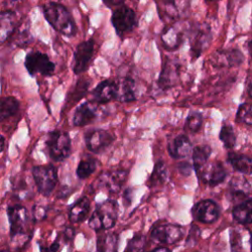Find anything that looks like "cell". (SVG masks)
<instances>
[{"label": "cell", "instance_id": "6da1fadb", "mask_svg": "<svg viewBox=\"0 0 252 252\" xmlns=\"http://www.w3.org/2000/svg\"><path fill=\"white\" fill-rule=\"evenodd\" d=\"M40 8L44 19L54 31L67 37H74L77 34L75 19L63 4L50 1L41 5Z\"/></svg>", "mask_w": 252, "mask_h": 252}, {"label": "cell", "instance_id": "7a4b0ae2", "mask_svg": "<svg viewBox=\"0 0 252 252\" xmlns=\"http://www.w3.org/2000/svg\"><path fill=\"white\" fill-rule=\"evenodd\" d=\"M118 216V204L114 200H105L98 204L93 212L89 225L95 231L107 230L114 226Z\"/></svg>", "mask_w": 252, "mask_h": 252}, {"label": "cell", "instance_id": "3957f363", "mask_svg": "<svg viewBox=\"0 0 252 252\" xmlns=\"http://www.w3.org/2000/svg\"><path fill=\"white\" fill-rule=\"evenodd\" d=\"M188 38L191 61H195L211 44L213 34L210 25L203 23L191 26L190 30L188 31Z\"/></svg>", "mask_w": 252, "mask_h": 252}, {"label": "cell", "instance_id": "277c9868", "mask_svg": "<svg viewBox=\"0 0 252 252\" xmlns=\"http://www.w3.org/2000/svg\"><path fill=\"white\" fill-rule=\"evenodd\" d=\"M110 22L116 34L123 37L138 27V16L132 8L122 4L113 8Z\"/></svg>", "mask_w": 252, "mask_h": 252}, {"label": "cell", "instance_id": "5b68a950", "mask_svg": "<svg viewBox=\"0 0 252 252\" xmlns=\"http://www.w3.org/2000/svg\"><path fill=\"white\" fill-rule=\"evenodd\" d=\"M46 147L50 158L53 161H62L71 154V139L68 133L53 130L48 133Z\"/></svg>", "mask_w": 252, "mask_h": 252}, {"label": "cell", "instance_id": "8992f818", "mask_svg": "<svg viewBox=\"0 0 252 252\" xmlns=\"http://www.w3.org/2000/svg\"><path fill=\"white\" fill-rule=\"evenodd\" d=\"M25 68L31 76L40 75L50 77L55 73V64L50 57L41 51H30L27 53L24 62Z\"/></svg>", "mask_w": 252, "mask_h": 252}, {"label": "cell", "instance_id": "52a82bcc", "mask_svg": "<svg viewBox=\"0 0 252 252\" xmlns=\"http://www.w3.org/2000/svg\"><path fill=\"white\" fill-rule=\"evenodd\" d=\"M32 172L37 191L45 197L50 196L57 184V169L52 164L36 165Z\"/></svg>", "mask_w": 252, "mask_h": 252}, {"label": "cell", "instance_id": "ba28073f", "mask_svg": "<svg viewBox=\"0 0 252 252\" xmlns=\"http://www.w3.org/2000/svg\"><path fill=\"white\" fill-rule=\"evenodd\" d=\"M95 40L91 37L80 42L73 55L72 70L75 75H81L87 72L90 68L91 62L94 56Z\"/></svg>", "mask_w": 252, "mask_h": 252}, {"label": "cell", "instance_id": "9c48e42d", "mask_svg": "<svg viewBox=\"0 0 252 252\" xmlns=\"http://www.w3.org/2000/svg\"><path fill=\"white\" fill-rule=\"evenodd\" d=\"M195 170L200 180L210 186L219 185L226 177V170L220 161H207Z\"/></svg>", "mask_w": 252, "mask_h": 252}, {"label": "cell", "instance_id": "30bf717a", "mask_svg": "<svg viewBox=\"0 0 252 252\" xmlns=\"http://www.w3.org/2000/svg\"><path fill=\"white\" fill-rule=\"evenodd\" d=\"M7 214L10 223V234L12 238H16L25 234L29 221L28 210L22 205H13L8 207Z\"/></svg>", "mask_w": 252, "mask_h": 252}, {"label": "cell", "instance_id": "8fae6325", "mask_svg": "<svg viewBox=\"0 0 252 252\" xmlns=\"http://www.w3.org/2000/svg\"><path fill=\"white\" fill-rule=\"evenodd\" d=\"M180 68L181 64L178 60L171 58L164 59L158 80V87L163 91L173 88L179 79Z\"/></svg>", "mask_w": 252, "mask_h": 252}, {"label": "cell", "instance_id": "7c38bea8", "mask_svg": "<svg viewBox=\"0 0 252 252\" xmlns=\"http://www.w3.org/2000/svg\"><path fill=\"white\" fill-rule=\"evenodd\" d=\"M160 41L164 49L168 51L177 50L184 42L185 30L180 27L179 24L174 23L165 25L160 32Z\"/></svg>", "mask_w": 252, "mask_h": 252}, {"label": "cell", "instance_id": "4fadbf2b", "mask_svg": "<svg viewBox=\"0 0 252 252\" xmlns=\"http://www.w3.org/2000/svg\"><path fill=\"white\" fill-rule=\"evenodd\" d=\"M154 240L161 244H174L183 237V230L180 225L165 223L156 225L151 232Z\"/></svg>", "mask_w": 252, "mask_h": 252}, {"label": "cell", "instance_id": "5bb4252c", "mask_svg": "<svg viewBox=\"0 0 252 252\" xmlns=\"http://www.w3.org/2000/svg\"><path fill=\"white\" fill-rule=\"evenodd\" d=\"M114 136L103 129H94L89 131L85 135L86 146L89 151L94 154H99L104 151L113 142Z\"/></svg>", "mask_w": 252, "mask_h": 252}, {"label": "cell", "instance_id": "9a60e30c", "mask_svg": "<svg viewBox=\"0 0 252 252\" xmlns=\"http://www.w3.org/2000/svg\"><path fill=\"white\" fill-rule=\"evenodd\" d=\"M194 219L203 223H212L220 216L219 206L212 200H203L194 205L192 208Z\"/></svg>", "mask_w": 252, "mask_h": 252}, {"label": "cell", "instance_id": "2e32d148", "mask_svg": "<svg viewBox=\"0 0 252 252\" xmlns=\"http://www.w3.org/2000/svg\"><path fill=\"white\" fill-rule=\"evenodd\" d=\"M94 101L99 104L107 103L117 98V82L106 79L99 82L92 92Z\"/></svg>", "mask_w": 252, "mask_h": 252}, {"label": "cell", "instance_id": "e0dca14e", "mask_svg": "<svg viewBox=\"0 0 252 252\" xmlns=\"http://www.w3.org/2000/svg\"><path fill=\"white\" fill-rule=\"evenodd\" d=\"M128 172L125 170H112L101 174L97 180L98 187H104L111 193H117L127 179Z\"/></svg>", "mask_w": 252, "mask_h": 252}, {"label": "cell", "instance_id": "ac0fdd59", "mask_svg": "<svg viewBox=\"0 0 252 252\" xmlns=\"http://www.w3.org/2000/svg\"><path fill=\"white\" fill-rule=\"evenodd\" d=\"M244 60L242 52L238 49H227L217 51L213 54L211 62L216 67H235Z\"/></svg>", "mask_w": 252, "mask_h": 252}, {"label": "cell", "instance_id": "d6986e66", "mask_svg": "<svg viewBox=\"0 0 252 252\" xmlns=\"http://www.w3.org/2000/svg\"><path fill=\"white\" fill-rule=\"evenodd\" d=\"M12 45L18 48H26L32 41V34L31 32V22L29 18L25 17L18 22L17 27L10 37Z\"/></svg>", "mask_w": 252, "mask_h": 252}, {"label": "cell", "instance_id": "ffe728a7", "mask_svg": "<svg viewBox=\"0 0 252 252\" xmlns=\"http://www.w3.org/2000/svg\"><path fill=\"white\" fill-rule=\"evenodd\" d=\"M97 116V109L96 106L91 102L86 101L80 104L73 115V124L78 127L86 126L92 123Z\"/></svg>", "mask_w": 252, "mask_h": 252}, {"label": "cell", "instance_id": "44dd1931", "mask_svg": "<svg viewBox=\"0 0 252 252\" xmlns=\"http://www.w3.org/2000/svg\"><path fill=\"white\" fill-rule=\"evenodd\" d=\"M157 8L160 20H162L165 25L176 23L180 17L179 8L176 0L157 1Z\"/></svg>", "mask_w": 252, "mask_h": 252}, {"label": "cell", "instance_id": "7402d4cb", "mask_svg": "<svg viewBox=\"0 0 252 252\" xmlns=\"http://www.w3.org/2000/svg\"><path fill=\"white\" fill-rule=\"evenodd\" d=\"M17 24V15L15 11L0 12V45L10 39Z\"/></svg>", "mask_w": 252, "mask_h": 252}, {"label": "cell", "instance_id": "603a6c76", "mask_svg": "<svg viewBox=\"0 0 252 252\" xmlns=\"http://www.w3.org/2000/svg\"><path fill=\"white\" fill-rule=\"evenodd\" d=\"M192 144L185 135H179L168 143L167 151L173 158H186L192 152Z\"/></svg>", "mask_w": 252, "mask_h": 252}, {"label": "cell", "instance_id": "cb8c5ba5", "mask_svg": "<svg viewBox=\"0 0 252 252\" xmlns=\"http://www.w3.org/2000/svg\"><path fill=\"white\" fill-rule=\"evenodd\" d=\"M136 85L132 78L124 77L117 83V98L122 102L136 100Z\"/></svg>", "mask_w": 252, "mask_h": 252}, {"label": "cell", "instance_id": "d4e9b609", "mask_svg": "<svg viewBox=\"0 0 252 252\" xmlns=\"http://www.w3.org/2000/svg\"><path fill=\"white\" fill-rule=\"evenodd\" d=\"M91 85V80L89 78H80L77 80L76 84L70 89L66 96L65 106H72L81 100L88 93L89 87Z\"/></svg>", "mask_w": 252, "mask_h": 252}, {"label": "cell", "instance_id": "484cf974", "mask_svg": "<svg viewBox=\"0 0 252 252\" xmlns=\"http://www.w3.org/2000/svg\"><path fill=\"white\" fill-rule=\"evenodd\" d=\"M91 202L87 197L80 198L69 209V220L72 223H80L84 221L90 212Z\"/></svg>", "mask_w": 252, "mask_h": 252}, {"label": "cell", "instance_id": "4316f807", "mask_svg": "<svg viewBox=\"0 0 252 252\" xmlns=\"http://www.w3.org/2000/svg\"><path fill=\"white\" fill-rule=\"evenodd\" d=\"M227 161L236 171L243 174H252V158L231 152L227 156Z\"/></svg>", "mask_w": 252, "mask_h": 252}, {"label": "cell", "instance_id": "83f0119b", "mask_svg": "<svg viewBox=\"0 0 252 252\" xmlns=\"http://www.w3.org/2000/svg\"><path fill=\"white\" fill-rule=\"evenodd\" d=\"M233 219L241 224L252 222V198L240 202L232 210Z\"/></svg>", "mask_w": 252, "mask_h": 252}, {"label": "cell", "instance_id": "f1b7e54d", "mask_svg": "<svg viewBox=\"0 0 252 252\" xmlns=\"http://www.w3.org/2000/svg\"><path fill=\"white\" fill-rule=\"evenodd\" d=\"M20 109L19 100L12 95L0 97V122L15 115Z\"/></svg>", "mask_w": 252, "mask_h": 252}, {"label": "cell", "instance_id": "f546056e", "mask_svg": "<svg viewBox=\"0 0 252 252\" xmlns=\"http://www.w3.org/2000/svg\"><path fill=\"white\" fill-rule=\"evenodd\" d=\"M118 237L112 232H103L97 236L96 252H117Z\"/></svg>", "mask_w": 252, "mask_h": 252}, {"label": "cell", "instance_id": "4dcf8cb0", "mask_svg": "<svg viewBox=\"0 0 252 252\" xmlns=\"http://www.w3.org/2000/svg\"><path fill=\"white\" fill-rule=\"evenodd\" d=\"M212 153L211 147L208 145L203 146H196L192 149V159H193V166L194 168H198L205 164L208 161V158Z\"/></svg>", "mask_w": 252, "mask_h": 252}, {"label": "cell", "instance_id": "1f68e13d", "mask_svg": "<svg viewBox=\"0 0 252 252\" xmlns=\"http://www.w3.org/2000/svg\"><path fill=\"white\" fill-rule=\"evenodd\" d=\"M230 194L233 199L242 200L246 197L249 189V183L245 179L242 178H234L229 183Z\"/></svg>", "mask_w": 252, "mask_h": 252}, {"label": "cell", "instance_id": "d6a6232c", "mask_svg": "<svg viewBox=\"0 0 252 252\" xmlns=\"http://www.w3.org/2000/svg\"><path fill=\"white\" fill-rule=\"evenodd\" d=\"M96 169V160L93 158H86L80 160L76 174L80 179H86L91 176Z\"/></svg>", "mask_w": 252, "mask_h": 252}, {"label": "cell", "instance_id": "836d02e7", "mask_svg": "<svg viewBox=\"0 0 252 252\" xmlns=\"http://www.w3.org/2000/svg\"><path fill=\"white\" fill-rule=\"evenodd\" d=\"M166 166L164 164L163 161L159 160L155 164L154 170L151 174V177L148 181V186L149 187H153V186H157L159 184H162L164 182V180L166 179Z\"/></svg>", "mask_w": 252, "mask_h": 252}, {"label": "cell", "instance_id": "e575fe53", "mask_svg": "<svg viewBox=\"0 0 252 252\" xmlns=\"http://www.w3.org/2000/svg\"><path fill=\"white\" fill-rule=\"evenodd\" d=\"M220 140L227 149H232L235 146L236 138L233 128L230 125H223L221 127L220 132Z\"/></svg>", "mask_w": 252, "mask_h": 252}, {"label": "cell", "instance_id": "d590c367", "mask_svg": "<svg viewBox=\"0 0 252 252\" xmlns=\"http://www.w3.org/2000/svg\"><path fill=\"white\" fill-rule=\"evenodd\" d=\"M145 247L146 237L143 234H136L128 241L124 252H144Z\"/></svg>", "mask_w": 252, "mask_h": 252}, {"label": "cell", "instance_id": "8d00e7d4", "mask_svg": "<svg viewBox=\"0 0 252 252\" xmlns=\"http://www.w3.org/2000/svg\"><path fill=\"white\" fill-rule=\"evenodd\" d=\"M236 120L247 124H252V104L245 102L239 105L236 112Z\"/></svg>", "mask_w": 252, "mask_h": 252}, {"label": "cell", "instance_id": "74e56055", "mask_svg": "<svg viewBox=\"0 0 252 252\" xmlns=\"http://www.w3.org/2000/svg\"><path fill=\"white\" fill-rule=\"evenodd\" d=\"M202 114L199 112H190L186 118L185 127L190 132H198L202 126Z\"/></svg>", "mask_w": 252, "mask_h": 252}, {"label": "cell", "instance_id": "f35d334b", "mask_svg": "<svg viewBox=\"0 0 252 252\" xmlns=\"http://www.w3.org/2000/svg\"><path fill=\"white\" fill-rule=\"evenodd\" d=\"M230 246L232 252H240L243 248V233L241 229H232L230 234Z\"/></svg>", "mask_w": 252, "mask_h": 252}, {"label": "cell", "instance_id": "ab89813d", "mask_svg": "<svg viewBox=\"0 0 252 252\" xmlns=\"http://www.w3.org/2000/svg\"><path fill=\"white\" fill-rule=\"evenodd\" d=\"M24 0H0V12L15 11Z\"/></svg>", "mask_w": 252, "mask_h": 252}, {"label": "cell", "instance_id": "60d3db41", "mask_svg": "<svg viewBox=\"0 0 252 252\" xmlns=\"http://www.w3.org/2000/svg\"><path fill=\"white\" fill-rule=\"evenodd\" d=\"M45 217H46V208L39 205H34L32 207V219L35 221H40L44 220Z\"/></svg>", "mask_w": 252, "mask_h": 252}, {"label": "cell", "instance_id": "b9f144b4", "mask_svg": "<svg viewBox=\"0 0 252 252\" xmlns=\"http://www.w3.org/2000/svg\"><path fill=\"white\" fill-rule=\"evenodd\" d=\"M60 250L61 248L58 239L49 245H40V252H60Z\"/></svg>", "mask_w": 252, "mask_h": 252}, {"label": "cell", "instance_id": "7bdbcfd3", "mask_svg": "<svg viewBox=\"0 0 252 252\" xmlns=\"http://www.w3.org/2000/svg\"><path fill=\"white\" fill-rule=\"evenodd\" d=\"M74 235H75V231L72 227H66L63 231V239L65 242L72 240Z\"/></svg>", "mask_w": 252, "mask_h": 252}, {"label": "cell", "instance_id": "ee69618b", "mask_svg": "<svg viewBox=\"0 0 252 252\" xmlns=\"http://www.w3.org/2000/svg\"><path fill=\"white\" fill-rule=\"evenodd\" d=\"M124 1H125V0H102L103 4L106 5L107 7L111 8V9H113V8H115V7H118V6L122 5V4H124Z\"/></svg>", "mask_w": 252, "mask_h": 252}, {"label": "cell", "instance_id": "f6af8a7d", "mask_svg": "<svg viewBox=\"0 0 252 252\" xmlns=\"http://www.w3.org/2000/svg\"><path fill=\"white\" fill-rule=\"evenodd\" d=\"M246 91L250 97H252V75H250L247 78V84H246Z\"/></svg>", "mask_w": 252, "mask_h": 252}, {"label": "cell", "instance_id": "bcb514c9", "mask_svg": "<svg viewBox=\"0 0 252 252\" xmlns=\"http://www.w3.org/2000/svg\"><path fill=\"white\" fill-rule=\"evenodd\" d=\"M4 148H5V138L3 135L0 134V153L3 152Z\"/></svg>", "mask_w": 252, "mask_h": 252}, {"label": "cell", "instance_id": "7dc6e473", "mask_svg": "<svg viewBox=\"0 0 252 252\" xmlns=\"http://www.w3.org/2000/svg\"><path fill=\"white\" fill-rule=\"evenodd\" d=\"M150 252H171L169 249L165 248V247H158V248H156Z\"/></svg>", "mask_w": 252, "mask_h": 252}, {"label": "cell", "instance_id": "c3c4849f", "mask_svg": "<svg viewBox=\"0 0 252 252\" xmlns=\"http://www.w3.org/2000/svg\"><path fill=\"white\" fill-rule=\"evenodd\" d=\"M247 50H248L249 54L252 56V38L247 42Z\"/></svg>", "mask_w": 252, "mask_h": 252}, {"label": "cell", "instance_id": "681fc988", "mask_svg": "<svg viewBox=\"0 0 252 252\" xmlns=\"http://www.w3.org/2000/svg\"><path fill=\"white\" fill-rule=\"evenodd\" d=\"M0 252H9V251L8 250H1Z\"/></svg>", "mask_w": 252, "mask_h": 252}, {"label": "cell", "instance_id": "f907efd6", "mask_svg": "<svg viewBox=\"0 0 252 252\" xmlns=\"http://www.w3.org/2000/svg\"><path fill=\"white\" fill-rule=\"evenodd\" d=\"M206 2H212V1H214V0H205Z\"/></svg>", "mask_w": 252, "mask_h": 252}]
</instances>
